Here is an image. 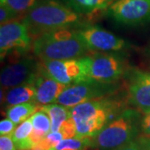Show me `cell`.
<instances>
[{
  "label": "cell",
  "instance_id": "obj_1",
  "mask_svg": "<svg viewBox=\"0 0 150 150\" xmlns=\"http://www.w3.org/2000/svg\"><path fill=\"white\" fill-rule=\"evenodd\" d=\"M31 34L40 35L64 28L82 26V15L59 0H41L25 14Z\"/></svg>",
  "mask_w": 150,
  "mask_h": 150
},
{
  "label": "cell",
  "instance_id": "obj_2",
  "mask_svg": "<svg viewBox=\"0 0 150 150\" xmlns=\"http://www.w3.org/2000/svg\"><path fill=\"white\" fill-rule=\"evenodd\" d=\"M123 109V104L110 96L82 103L70 108L76 128V137H95Z\"/></svg>",
  "mask_w": 150,
  "mask_h": 150
},
{
  "label": "cell",
  "instance_id": "obj_3",
  "mask_svg": "<svg viewBox=\"0 0 150 150\" xmlns=\"http://www.w3.org/2000/svg\"><path fill=\"white\" fill-rule=\"evenodd\" d=\"M33 50L41 60L80 59L88 52L74 28H64L38 35L33 43Z\"/></svg>",
  "mask_w": 150,
  "mask_h": 150
},
{
  "label": "cell",
  "instance_id": "obj_4",
  "mask_svg": "<svg viewBox=\"0 0 150 150\" xmlns=\"http://www.w3.org/2000/svg\"><path fill=\"white\" fill-rule=\"evenodd\" d=\"M141 113L137 108H124L93 138V148L112 150L136 139L141 133Z\"/></svg>",
  "mask_w": 150,
  "mask_h": 150
},
{
  "label": "cell",
  "instance_id": "obj_5",
  "mask_svg": "<svg viewBox=\"0 0 150 150\" xmlns=\"http://www.w3.org/2000/svg\"><path fill=\"white\" fill-rule=\"evenodd\" d=\"M80 59L83 68L82 81L117 83L128 72L126 64L118 55L96 54Z\"/></svg>",
  "mask_w": 150,
  "mask_h": 150
},
{
  "label": "cell",
  "instance_id": "obj_6",
  "mask_svg": "<svg viewBox=\"0 0 150 150\" xmlns=\"http://www.w3.org/2000/svg\"><path fill=\"white\" fill-rule=\"evenodd\" d=\"M118 88L117 83H99L94 81H82L69 85L60 94L57 102L67 108H72L82 103L109 97Z\"/></svg>",
  "mask_w": 150,
  "mask_h": 150
},
{
  "label": "cell",
  "instance_id": "obj_7",
  "mask_svg": "<svg viewBox=\"0 0 150 150\" xmlns=\"http://www.w3.org/2000/svg\"><path fill=\"white\" fill-rule=\"evenodd\" d=\"M32 47L31 33L27 23L23 18L14 19L0 27L1 60L11 54H26Z\"/></svg>",
  "mask_w": 150,
  "mask_h": 150
},
{
  "label": "cell",
  "instance_id": "obj_8",
  "mask_svg": "<svg viewBox=\"0 0 150 150\" xmlns=\"http://www.w3.org/2000/svg\"><path fill=\"white\" fill-rule=\"evenodd\" d=\"M108 14L121 24L138 26L150 22V0H114Z\"/></svg>",
  "mask_w": 150,
  "mask_h": 150
},
{
  "label": "cell",
  "instance_id": "obj_9",
  "mask_svg": "<svg viewBox=\"0 0 150 150\" xmlns=\"http://www.w3.org/2000/svg\"><path fill=\"white\" fill-rule=\"evenodd\" d=\"M75 29L88 51L112 52L128 47V43L124 39L98 26L82 25Z\"/></svg>",
  "mask_w": 150,
  "mask_h": 150
},
{
  "label": "cell",
  "instance_id": "obj_10",
  "mask_svg": "<svg viewBox=\"0 0 150 150\" xmlns=\"http://www.w3.org/2000/svg\"><path fill=\"white\" fill-rule=\"evenodd\" d=\"M125 76L129 103L144 114L150 112V73L134 69Z\"/></svg>",
  "mask_w": 150,
  "mask_h": 150
},
{
  "label": "cell",
  "instance_id": "obj_11",
  "mask_svg": "<svg viewBox=\"0 0 150 150\" xmlns=\"http://www.w3.org/2000/svg\"><path fill=\"white\" fill-rule=\"evenodd\" d=\"M39 70L40 63L31 58H24L7 65L1 71V87L9 89L23 84H32Z\"/></svg>",
  "mask_w": 150,
  "mask_h": 150
},
{
  "label": "cell",
  "instance_id": "obj_12",
  "mask_svg": "<svg viewBox=\"0 0 150 150\" xmlns=\"http://www.w3.org/2000/svg\"><path fill=\"white\" fill-rule=\"evenodd\" d=\"M41 65L53 79L67 86L81 82L83 79V68L80 59L41 60Z\"/></svg>",
  "mask_w": 150,
  "mask_h": 150
},
{
  "label": "cell",
  "instance_id": "obj_13",
  "mask_svg": "<svg viewBox=\"0 0 150 150\" xmlns=\"http://www.w3.org/2000/svg\"><path fill=\"white\" fill-rule=\"evenodd\" d=\"M36 89L34 102L38 106L52 104L57 102L60 94L68 87L53 79L43 69L40 63V70L33 82Z\"/></svg>",
  "mask_w": 150,
  "mask_h": 150
},
{
  "label": "cell",
  "instance_id": "obj_14",
  "mask_svg": "<svg viewBox=\"0 0 150 150\" xmlns=\"http://www.w3.org/2000/svg\"><path fill=\"white\" fill-rule=\"evenodd\" d=\"M36 96V89L30 83L17 86L8 89L4 97V103L7 108L14 105L34 102Z\"/></svg>",
  "mask_w": 150,
  "mask_h": 150
},
{
  "label": "cell",
  "instance_id": "obj_15",
  "mask_svg": "<svg viewBox=\"0 0 150 150\" xmlns=\"http://www.w3.org/2000/svg\"><path fill=\"white\" fill-rule=\"evenodd\" d=\"M30 120L33 128L30 139L35 146L51 132V120L47 112L39 108L30 117Z\"/></svg>",
  "mask_w": 150,
  "mask_h": 150
},
{
  "label": "cell",
  "instance_id": "obj_16",
  "mask_svg": "<svg viewBox=\"0 0 150 150\" xmlns=\"http://www.w3.org/2000/svg\"><path fill=\"white\" fill-rule=\"evenodd\" d=\"M81 15L108 9L114 0H63Z\"/></svg>",
  "mask_w": 150,
  "mask_h": 150
},
{
  "label": "cell",
  "instance_id": "obj_17",
  "mask_svg": "<svg viewBox=\"0 0 150 150\" xmlns=\"http://www.w3.org/2000/svg\"><path fill=\"white\" fill-rule=\"evenodd\" d=\"M38 108L47 112V114L49 116L51 120V132L59 131L62 124L72 117L70 108L64 107L59 103L39 106Z\"/></svg>",
  "mask_w": 150,
  "mask_h": 150
},
{
  "label": "cell",
  "instance_id": "obj_18",
  "mask_svg": "<svg viewBox=\"0 0 150 150\" xmlns=\"http://www.w3.org/2000/svg\"><path fill=\"white\" fill-rule=\"evenodd\" d=\"M33 129V128L30 118L18 124L14 132L11 135L18 149L31 150L34 147V144L30 139Z\"/></svg>",
  "mask_w": 150,
  "mask_h": 150
},
{
  "label": "cell",
  "instance_id": "obj_19",
  "mask_svg": "<svg viewBox=\"0 0 150 150\" xmlns=\"http://www.w3.org/2000/svg\"><path fill=\"white\" fill-rule=\"evenodd\" d=\"M39 106L35 102L26 103L8 108L6 115L16 125L27 120L38 110Z\"/></svg>",
  "mask_w": 150,
  "mask_h": 150
},
{
  "label": "cell",
  "instance_id": "obj_20",
  "mask_svg": "<svg viewBox=\"0 0 150 150\" xmlns=\"http://www.w3.org/2000/svg\"><path fill=\"white\" fill-rule=\"evenodd\" d=\"M93 148V138H71L60 141L49 150H86Z\"/></svg>",
  "mask_w": 150,
  "mask_h": 150
},
{
  "label": "cell",
  "instance_id": "obj_21",
  "mask_svg": "<svg viewBox=\"0 0 150 150\" xmlns=\"http://www.w3.org/2000/svg\"><path fill=\"white\" fill-rule=\"evenodd\" d=\"M41 0H6L4 4L14 11L18 16L26 14Z\"/></svg>",
  "mask_w": 150,
  "mask_h": 150
},
{
  "label": "cell",
  "instance_id": "obj_22",
  "mask_svg": "<svg viewBox=\"0 0 150 150\" xmlns=\"http://www.w3.org/2000/svg\"><path fill=\"white\" fill-rule=\"evenodd\" d=\"M18 15L6 4H0V23L1 25L16 19Z\"/></svg>",
  "mask_w": 150,
  "mask_h": 150
},
{
  "label": "cell",
  "instance_id": "obj_23",
  "mask_svg": "<svg viewBox=\"0 0 150 150\" xmlns=\"http://www.w3.org/2000/svg\"><path fill=\"white\" fill-rule=\"evenodd\" d=\"M59 131L63 134L64 139L76 137V128H75L74 121L73 118L71 117L68 120H66L64 123L62 124Z\"/></svg>",
  "mask_w": 150,
  "mask_h": 150
},
{
  "label": "cell",
  "instance_id": "obj_24",
  "mask_svg": "<svg viewBox=\"0 0 150 150\" xmlns=\"http://www.w3.org/2000/svg\"><path fill=\"white\" fill-rule=\"evenodd\" d=\"M16 124L9 118H5L0 122V134L3 135H12L15 130Z\"/></svg>",
  "mask_w": 150,
  "mask_h": 150
},
{
  "label": "cell",
  "instance_id": "obj_25",
  "mask_svg": "<svg viewBox=\"0 0 150 150\" xmlns=\"http://www.w3.org/2000/svg\"><path fill=\"white\" fill-rule=\"evenodd\" d=\"M0 150H18L11 135H3L0 138Z\"/></svg>",
  "mask_w": 150,
  "mask_h": 150
},
{
  "label": "cell",
  "instance_id": "obj_26",
  "mask_svg": "<svg viewBox=\"0 0 150 150\" xmlns=\"http://www.w3.org/2000/svg\"><path fill=\"white\" fill-rule=\"evenodd\" d=\"M45 139L47 140L49 146L51 148L54 147L55 145H57L60 141L64 139V137L63 134L60 131H57V132H50L49 134L45 137Z\"/></svg>",
  "mask_w": 150,
  "mask_h": 150
},
{
  "label": "cell",
  "instance_id": "obj_27",
  "mask_svg": "<svg viewBox=\"0 0 150 150\" xmlns=\"http://www.w3.org/2000/svg\"><path fill=\"white\" fill-rule=\"evenodd\" d=\"M141 134L146 137H150V112L145 113L142 118Z\"/></svg>",
  "mask_w": 150,
  "mask_h": 150
},
{
  "label": "cell",
  "instance_id": "obj_28",
  "mask_svg": "<svg viewBox=\"0 0 150 150\" xmlns=\"http://www.w3.org/2000/svg\"><path fill=\"white\" fill-rule=\"evenodd\" d=\"M112 150H144L142 146L140 145L139 143V141L137 140V139L135 140H133L131 142H129L126 144L123 145V146H120L117 149H114Z\"/></svg>",
  "mask_w": 150,
  "mask_h": 150
},
{
  "label": "cell",
  "instance_id": "obj_29",
  "mask_svg": "<svg viewBox=\"0 0 150 150\" xmlns=\"http://www.w3.org/2000/svg\"><path fill=\"white\" fill-rule=\"evenodd\" d=\"M140 145L142 146L144 150H150V137H146L144 135L139 136L137 138Z\"/></svg>",
  "mask_w": 150,
  "mask_h": 150
},
{
  "label": "cell",
  "instance_id": "obj_30",
  "mask_svg": "<svg viewBox=\"0 0 150 150\" xmlns=\"http://www.w3.org/2000/svg\"><path fill=\"white\" fill-rule=\"evenodd\" d=\"M86 150H90V149H86ZM94 150H98V149H95Z\"/></svg>",
  "mask_w": 150,
  "mask_h": 150
}]
</instances>
